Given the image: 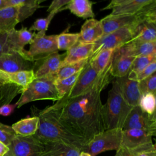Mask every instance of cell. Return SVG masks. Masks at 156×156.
Instances as JSON below:
<instances>
[{
  "label": "cell",
  "mask_w": 156,
  "mask_h": 156,
  "mask_svg": "<svg viewBox=\"0 0 156 156\" xmlns=\"http://www.w3.org/2000/svg\"><path fill=\"white\" fill-rule=\"evenodd\" d=\"M94 88L77 96L62 98L50 105L59 120L86 143L104 131L101 92Z\"/></svg>",
  "instance_id": "6da1fadb"
},
{
  "label": "cell",
  "mask_w": 156,
  "mask_h": 156,
  "mask_svg": "<svg viewBox=\"0 0 156 156\" xmlns=\"http://www.w3.org/2000/svg\"><path fill=\"white\" fill-rule=\"evenodd\" d=\"M31 112L32 115L37 116L39 119L37 131L34 135L39 141H60L80 149L86 144L82 138L72 133L59 120L50 105L41 110L32 106Z\"/></svg>",
  "instance_id": "7a4b0ae2"
},
{
  "label": "cell",
  "mask_w": 156,
  "mask_h": 156,
  "mask_svg": "<svg viewBox=\"0 0 156 156\" xmlns=\"http://www.w3.org/2000/svg\"><path fill=\"white\" fill-rule=\"evenodd\" d=\"M130 107L123 98L118 85L115 80L108 93L107 100L102 104V116L105 130L121 129L122 130Z\"/></svg>",
  "instance_id": "3957f363"
},
{
  "label": "cell",
  "mask_w": 156,
  "mask_h": 156,
  "mask_svg": "<svg viewBox=\"0 0 156 156\" xmlns=\"http://www.w3.org/2000/svg\"><path fill=\"white\" fill-rule=\"evenodd\" d=\"M35 79L34 70L7 73L0 70V105L10 104Z\"/></svg>",
  "instance_id": "277c9868"
},
{
  "label": "cell",
  "mask_w": 156,
  "mask_h": 156,
  "mask_svg": "<svg viewBox=\"0 0 156 156\" xmlns=\"http://www.w3.org/2000/svg\"><path fill=\"white\" fill-rule=\"evenodd\" d=\"M110 67L111 63L104 71L98 73L88 61L81 70L75 84L68 94L63 98H74L97 88L104 89L112 80L113 77L110 74Z\"/></svg>",
  "instance_id": "5b68a950"
},
{
  "label": "cell",
  "mask_w": 156,
  "mask_h": 156,
  "mask_svg": "<svg viewBox=\"0 0 156 156\" xmlns=\"http://www.w3.org/2000/svg\"><path fill=\"white\" fill-rule=\"evenodd\" d=\"M54 76L35 79L21 94L15 104L16 107L20 108L23 105L35 101H57L60 99L54 85Z\"/></svg>",
  "instance_id": "8992f818"
},
{
  "label": "cell",
  "mask_w": 156,
  "mask_h": 156,
  "mask_svg": "<svg viewBox=\"0 0 156 156\" xmlns=\"http://www.w3.org/2000/svg\"><path fill=\"white\" fill-rule=\"evenodd\" d=\"M146 21L156 23V10L135 15H108L100 20L104 35L123 27L135 30L141 23Z\"/></svg>",
  "instance_id": "52a82bcc"
},
{
  "label": "cell",
  "mask_w": 156,
  "mask_h": 156,
  "mask_svg": "<svg viewBox=\"0 0 156 156\" xmlns=\"http://www.w3.org/2000/svg\"><path fill=\"white\" fill-rule=\"evenodd\" d=\"M122 130L112 129L104 130L96 135L86 143L81 151L96 156L101 152L107 151H117L121 145Z\"/></svg>",
  "instance_id": "ba28073f"
},
{
  "label": "cell",
  "mask_w": 156,
  "mask_h": 156,
  "mask_svg": "<svg viewBox=\"0 0 156 156\" xmlns=\"http://www.w3.org/2000/svg\"><path fill=\"white\" fill-rule=\"evenodd\" d=\"M57 35H46L40 32L35 33L29 50H24L21 54L29 60L38 62L50 55L58 52L57 45Z\"/></svg>",
  "instance_id": "9c48e42d"
},
{
  "label": "cell",
  "mask_w": 156,
  "mask_h": 156,
  "mask_svg": "<svg viewBox=\"0 0 156 156\" xmlns=\"http://www.w3.org/2000/svg\"><path fill=\"white\" fill-rule=\"evenodd\" d=\"M110 9L111 15L140 14L156 10V1L113 0L102 10Z\"/></svg>",
  "instance_id": "30bf717a"
},
{
  "label": "cell",
  "mask_w": 156,
  "mask_h": 156,
  "mask_svg": "<svg viewBox=\"0 0 156 156\" xmlns=\"http://www.w3.org/2000/svg\"><path fill=\"white\" fill-rule=\"evenodd\" d=\"M135 36V30L130 27H123L103 35L93 44L91 57L104 49H116L130 41Z\"/></svg>",
  "instance_id": "8fae6325"
},
{
  "label": "cell",
  "mask_w": 156,
  "mask_h": 156,
  "mask_svg": "<svg viewBox=\"0 0 156 156\" xmlns=\"http://www.w3.org/2000/svg\"><path fill=\"white\" fill-rule=\"evenodd\" d=\"M140 129L151 133L153 136L156 135L155 113L148 114L138 105L132 108L124 122L122 130Z\"/></svg>",
  "instance_id": "7c38bea8"
},
{
  "label": "cell",
  "mask_w": 156,
  "mask_h": 156,
  "mask_svg": "<svg viewBox=\"0 0 156 156\" xmlns=\"http://www.w3.org/2000/svg\"><path fill=\"white\" fill-rule=\"evenodd\" d=\"M37 62L27 60L21 53L9 51L0 55V70L7 73L34 70Z\"/></svg>",
  "instance_id": "4fadbf2b"
},
{
  "label": "cell",
  "mask_w": 156,
  "mask_h": 156,
  "mask_svg": "<svg viewBox=\"0 0 156 156\" xmlns=\"http://www.w3.org/2000/svg\"><path fill=\"white\" fill-rule=\"evenodd\" d=\"M9 156H40L41 143L34 136L16 135L8 146Z\"/></svg>",
  "instance_id": "5bb4252c"
},
{
  "label": "cell",
  "mask_w": 156,
  "mask_h": 156,
  "mask_svg": "<svg viewBox=\"0 0 156 156\" xmlns=\"http://www.w3.org/2000/svg\"><path fill=\"white\" fill-rule=\"evenodd\" d=\"M115 80L126 102L132 107L138 106L141 96L139 90L138 82L129 79L127 75L122 77L116 78Z\"/></svg>",
  "instance_id": "9a60e30c"
},
{
  "label": "cell",
  "mask_w": 156,
  "mask_h": 156,
  "mask_svg": "<svg viewBox=\"0 0 156 156\" xmlns=\"http://www.w3.org/2000/svg\"><path fill=\"white\" fill-rule=\"evenodd\" d=\"M35 34V32H32L24 27L20 30L15 29L8 32L6 44L9 51H12L21 53L24 50V46L30 44Z\"/></svg>",
  "instance_id": "2e32d148"
},
{
  "label": "cell",
  "mask_w": 156,
  "mask_h": 156,
  "mask_svg": "<svg viewBox=\"0 0 156 156\" xmlns=\"http://www.w3.org/2000/svg\"><path fill=\"white\" fill-rule=\"evenodd\" d=\"M153 135L145 130L140 129L122 130L121 146L135 149L152 142Z\"/></svg>",
  "instance_id": "e0dca14e"
},
{
  "label": "cell",
  "mask_w": 156,
  "mask_h": 156,
  "mask_svg": "<svg viewBox=\"0 0 156 156\" xmlns=\"http://www.w3.org/2000/svg\"><path fill=\"white\" fill-rule=\"evenodd\" d=\"M40 143V156H79L81 151L75 146L60 141Z\"/></svg>",
  "instance_id": "ac0fdd59"
},
{
  "label": "cell",
  "mask_w": 156,
  "mask_h": 156,
  "mask_svg": "<svg viewBox=\"0 0 156 156\" xmlns=\"http://www.w3.org/2000/svg\"><path fill=\"white\" fill-rule=\"evenodd\" d=\"M116 49L120 53L129 57L147 55L156 53V41L141 42L131 40Z\"/></svg>",
  "instance_id": "d6986e66"
},
{
  "label": "cell",
  "mask_w": 156,
  "mask_h": 156,
  "mask_svg": "<svg viewBox=\"0 0 156 156\" xmlns=\"http://www.w3.org/2000/svg\"><path fill=\"white\" fill-rule=\"evenodd\" d=\"M104 35L100 21L94 18L87 20L81 27L78 41L80 43H94Z\"/></svg>",
  "instance_id": "ffe728a7"
},
{
  "label": "cell",
  "mask_w": 156,
  "mask_h": 156,
  "mask_svg": "<svg viewBox=\"0 0 156 156\" xmlns=\"http://www.w3.org/2000/svg\"><path fill=\"white\" fill-rule=\"evenodd\" d=\"M66 56V53L60 54L58 52L52 54L44 59L35 73V79L53 76L57 72Z\"/></svg>",
  "instance_id": "44dd1931"
},
{
  "label": "cell",
  "mask_w": 156,
  "mask_h": 156,
  "mask_svg": "<svg viewBox=\"0 0 156 156\" xmlns=\"http://www.w3.org/2000/svg\"><path fill=\"white\" fill-rule=\"evenodd\" d=\"M135 57H129L115 50L110 67L112 77L119 78L128 75L132 63Z\"/></svg>",
  "instance_id": "7402d4cb"
},
{
  "label": "cell",
  "mask_w": 156,
  "mask_h": 156,
  "mask_svg": "<svg viewBox=\"0 0 156 156\" xmlns=\"http://www.w3.org/2000/svg\"><path fill=\"white\" fill-rule=\"evenodd\" d=\"M93 46V43H80L77 42L74 46L67 51L62 65L90 58L92 55Z\"/></svg>",
  "instance_id": "603a6c76"
},
{
  "label": "cell",
  "mask_w": 156,
  "mask_h": 156,
  "mask_svg": "<svg viewBox=\"0 0 156 156\" xmlns=\"http://www.w3.org/2000/svg\"><path fill=\"white\" fill-rule=\"evenodd\" d=\"M18 21V7H6L0 9V34L15 29Z\"/></svg>",
  "instance_id": "cb8c5ba5"
},
{
  "label": "cell",
  "mask_w": 156,
  "mask_h": 156,
  "mask_svg": "<svg viewBox=\"0 0 156 156\" xmlns=\"http://www.w3.org/2000/svg\"><path fill=\"white\" fill-rule=\"evenodd\" d=\"M43 0H6V7H18V21H24L31 16Z\"/></svg>",
  "instance_id": "d4e9b609"
},
{
  "label": "cell",
  "mask_w": 156,
  "mask_h": 156,
  "mask_svg": "<svg viewBox=\"0 0 156 156\" xmlns=\"http://www.w3.org/2000/svg\"><path fill=\"white\" fill-rule=\"evenodd\" d=\"M93 2L88 0H70L63 9H68L74 15L83 18H94L92 6Z\"/></svg>",
  "instance_id": "484cf974"
},
{
  "label": "cell",
  "mask_w": 156,
  "mask_h": 156,
  "mask_svg": "<svg viewBox=\"0 0 156 156\" xmlns=\"http://www.w3.org/2000/svg\"><path fill=\"white\" fill-rule=\"evenodd\" d=\"M39 119L37 116L27 117L12 124V127L16 135L21 136H32L35 134L38 127Z\"/></svg>",
  "instance_id": "4316f807"
},
{
  "label": "cell",
  "mask_w": 156,
  "mask_h": 156,
  "mask_svg": "<svg viewBox=\"0 0 156 156\" xmlns=\"http://www.w3.org/2000/svg\"><path fill=\"white\" fill-rule=\"evenodd\" d=\"M132 40L141 42L156 41V23L146 21L139 24L135 30Z\"/></svg>",
  "instance_id": "83f0119b"
},
{
  "label": "cell",
  "mask_w": 156,
  "mask_h": 156,
  "mask_svg": "<svg viewBox=\"0 0 156 156\" xmlns=\"http://www.w3.org/2000/svg\"><path fill=\"white\" fill-rule=\"evenodd\" d=\"M115 49H104L91 57L88 61L91 66L98 73L104 71L112 62Z\"/></svg>",
  "instance_id": "f1b7e54d"
},
{
  "label": "cell",
  "mask_w": 156,
  "mask_h": 156,
  "mask_svg": "<svg viewBox=\"0 0 156 156\" xmlns=\"http://www.w3.org/2000/svg\"><path fill=\"white\" fill-rule=\"evenodd\" d=\"M88 59L62 65L54 75L55 80L65 79L80 71L88 62Z\"/></svg>",
  "instance_id": "f546056e"
},
{
  "label": "cell",
  "mask_w": 156,
  "mask_h": 156,
  "mask_svg": "<svg viewBox=\"0 0 156 156\" xmlns=\"http://www.w3.org/2000/svg\"><path fill=\"white\" fill-rule=\"evenodd\" d=\"M154 62H156V53L135 57L130 66L127 77L132 79L135 75Z\"/></svg>",
  "instance_id": "4dcf8cb0"
},
{
  "label": "cell",
  "mask_w": 156,
  "mask_h": 156,
  "mask_svg": "<svg viewBox=\"0 0 156 156\" xmlns=\"http://www.w3.org/2000/svg\"><path fill=\"white\" fill-rule=\"evenodd\" d=\"M79 33H66L57 35V45L58 51H68L78 41Z\"/></svg>",
  "instance_id": "1f68e13d"
},
{
  "label": "cell",
  "mask_w": 156,
  "mask_h": 156,
  "mask_svg": "<svg viewBox=\"0 0 156 156\" xmlns=\"http://www.w3.org/2000/svg\"><path fill=\"white\" fill-rule=\"evenodd\" d=\"M80 71L74 74V75L69 77L54 80V85L60 99L66 96L68 93L70 91V90L75 84L80 73Z\"/></svg>",
  "instance_id": "d6a6232c"
},
{
  "label": "cell",
  "mask_w": 156,
  "mask_h": 156,
  "mask_svg": "<svg viewBox=\"0 0 156 156\" xmlns=\"http://www.w3.org/2000/svg\"><path fill=\"white\" fill-rule=\"evenodd\" d=\"M155 95L152 93H146L141 95L138 106L145 112L152 115L155 113Z\"/></svg>",
  "instance_id": "836d02e7"
},
{
  "label": "cell",
  "mask_w": 156,
  "mask_h": 156,
  "mask_svg": "<svg viewBox=\"0 0 156 156\" xmlns=\"http://www.w3.org/2000/svg\"><path fill=\"white\" fill-rule=\"evenodd\" d=\"M138 87L141 95L146 93H152L155 95L156 93V74L153 73L147 78L138 82Z\"/></svg>",
  "instance_id": "e575fe53"
},
{
  "label": "cell",
  "mask_w": 156,
  "mask_h": 156,
  "mask_svg": "<svg viewBox=\"0 0 156 156\" xmlns=\"http://www.w3.org/2000/svg\"><path fill=\"white\" fill-rule=\"evenodd\" d=\"M57 13L55 12H52L49 13L48 16L44 18L37 19L29 28L30 31L37 30L38 32H40L43 34H45L46 30H48L49 24L51 21L52 19L54 18L55 15Z\"/></svg>",
  "instance_id": "d590c367"
},
{
  "label": "cell",
  "mask_w": 156,
  "mask_h": 156,
  "mask_svg": "<svg viewBox=\"0 0 156 156\" xmlns=\"http://www.w3.org/2000/svg\"><path fill=\"white\" fill-rule=\"evenodd\" d=\"M16 135L12 126L5 125L0 122V141L9 146Z\"/></svg>",
  "instance_id": "8d00e7d4"
},
{
  "label": "cell",
  "mask_w": 156,
  "mask_h": 156,
  "mask_svg": "<svg viewBox=\"0 0 156 156\" xmlns=\"http://www.w3.org/2000/svg\"><path fill=\"white\" fill-rule=\"evenodd\" d=\"M154 144L153 143L147 144L146 145L140 147L135 148V149H130L124 146H121L116 151V154L115 156H138V153L143 150L144 149L147 147L148 146Z\"/></svg>",
  "instance_id": "74e56055"
},
{
  "label": "cell",
  "mask_w": 156,
  "mask_h": 156,
  "mask_svg": "<svg viewBox=\"0 0 156 156\" xmlns=\"http://www.w3.org/2000/svg\"><path fill=\"white\" fill-rule=\"evenodd\" d=\"M156 69V62H154L149 64L147 67L143 69L141 72L135 75L132 79L140 82L147 77L152 75L153 73H155Z\"/></svg>",
  "instance_id": "f35d334b"
},
{
  "label": "cell",
  "mask_w": 156,
  "mask_h": 156,
  "mask_svg": "<svg viewBox=\"0 0 156 156\" xmlns=\"http://www.w3.org/2000/svg\"><path fill=\"white\" fill-rule=\"evenodd\" d=\"M70 0H54L49 6L47 12L49 13L55 12L58 13L59 11L63 10V6H65Z\"/></svg>",
  "instance_id": "ab89813d"
},
{
  "label": "cell",
  "mask_w": 156,
  "mask_h": 156,
  "mask_svg": "<svg viewBox=\"0 0 156 156\" xmlns=\"http://www.w3.org/2000/svg\"><path fill=\"white\" fill-rule=\"evenodd\" d=\"M16 107V104H5L0 107V115L4 116H7L11 115L14 109Z\"/></svg>",
  "instance_id": "60d3db41"
},
{
  "label": "cell",
  "mask_w": 156,
  "mask_h": 156,
  "mask_svg": "<svg viewBox=\"0 0 156 156\" xmlns=\"http://www.w3.org/2000/svg\"><path fill=\"white\" fill-rule=\"evenodd\" d=\"M138 156H156V147L154 144L141 151Z\"/></svg>",
  "instance_id": "b9f144b4"
},
{
  "label": "cell",
  "mask_w": 156,
  "mask_h": 156,
  "mask_svg": "<svg viewBox=\"0 0 156 156\" xmlns=\"http://www.w3.org/2000/svg\"><path fill=\"white\" fill-rule=\"evenodd\" d=\"M7 34H0V55L4 53L9 52L7 44Z\"/></svg>",
  "instance_id": "7bdbcfd3"
},
{
  "label": "cell",
  "mask_w": 156,
  "mask_h": 156,
  "mask_svg": "<svg viewBox=\"0 0 156 156\" xmlns=\"http://www.w3.org/2000/svg\"><path fill=\"white\" fill-rule=\"evenodd\" d=\"M9 151V147L0 141V156H5Z\"/></svg>",
  "instance_id": "ee69618b"
},
{
  "label": "cell",
  "mask_w": 156,
  "mask_h": 156,
  "mask_svg": "<svg viewBox=\"0 0 156 156\" xmlns=\"http://www.w3.org/2000/svg\"><path fill=\"white\" fill-rule=\"evenodd\" d=\"M6 7V0H0V9Z\"/></svg>",
  "instance_id": "f6af8a7d"
},
{
  "label": "cell",
  "mask_w": 156,
  "mask_h": 156,
  "mask_svg": "<svg viewBox=\"0 0 156 156\" xmlns=\"http://www.w3.org/2000/svg\"><path fill=\"white\" fill-rule=\"evenodd\" d=\"M79 156H91L90 154L87 153V152H83V151H80Z\"/></svg>",
  "instance_id": "bcb514c9"
},
{
  "label": "cell",
  "mask_w": 156,
  "mask_h": 156,
  "mask_svg": "<svg viewBox=\"0 0 156 156\" xmlns=\"http://www.w3.org/2000/svg\"><path fill=\"white\" fill-rule=\"evenodd\" d=\"M5 156H9V155H8V154H6V155H5Z\"/></svg>",
  "instance_id": "7dc6e473"
}]
</instances>
